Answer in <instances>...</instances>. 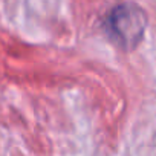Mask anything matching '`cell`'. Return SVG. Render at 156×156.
Returning a JSON list of instances; mask_svg holds the SVG:
<instances>
[{
  "label": "cell",
  "instance_id": "6da1fadb",
  "mask_svg": "<svg viewBox=\"0 0 156 156\" xmlns=\"http://www.w3.org/2000/svg\"><path fill=\"white\" fill-rule=\"evenodd\" d=\"M145 28V12L130 2L112 8L104 20V29L109 38L124 51H132L141 43Z\"/></svg>",
  "mask_w": 156,
  "mask_h": 156
}]
</instances>
